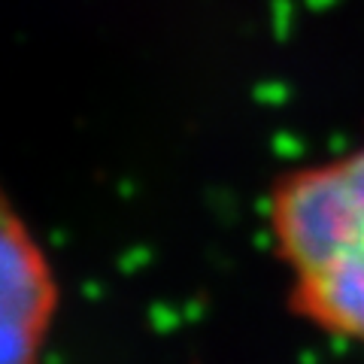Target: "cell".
I'll return each instance as SVG.
<instances>
[{"instance_id": "6da1fadb", "label": "cell", "mask_w": 364, "mask_h": 364, "mask_svg": "<svg viewBox=\"0 0 364 364\" xmlns=\"http://www.w3.org/2000/svg\"><path fill=\"white\" fill-rule=\"evenodd\" d=\"M267 225L291 306L325 334L364 346V146L282 173Z\"/></svg>"}, {"instance_id": "7a4b0ae2", "label": "cell", "mask_w": 364, "mask_h": 364, "mask_svg": "<svg viewBox=\"0 0 364 364\" xmlns=\"http://www.w3.org/2000/svg\"><path fill=\"white\" fill-rule=\"evenodd\" d=\"M55 313V270L0 186V364H43Z\"/></svg>"}]
</instances>
